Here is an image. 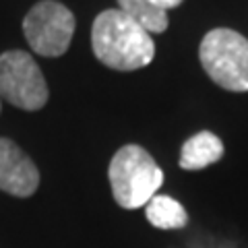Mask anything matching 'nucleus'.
<instances>
[{"instance_id": "obj_1", "label": "nucleus", "mask_w": 248, "mask_h": 248, "mask_svg": "<svg viewBox=\"0 0 248 248\" xmlns=\"http://www.w3.org/2000/svg\"><path fill=\"white\" fill-rule=\"evenodd\" d=\"M91 48L102 64L114 71H137L155 56V44L143 27L122 11L99 13L91 27Z\"/></svg>"}, {"instance_id": "obj_2", "label": "nucleus", "mask_w": 248, "mask_h": 248, "mask_svg": "<svg viewBox=\"0 0 248 248\" xmlns=\"http://www.w3.org/2000/svg\"><path fill=\"white\" fill-rule=\"evenodd\" d=\"M108 178L116 203L124 209H139L159 190L164 172L143 147L124 145L112 157Z\"/></svg>"}, {"instance_id": "obj_3", "label": "nucleus", "mask_w": 248, "mask_h": 248, "mask_svg": "<svg viewBox=\"0 0 248 248\" xmlns=\"http://www.w3.org/2000/svg\"><path fill=\"white\" fill-rule=\"evenodd\" d=\"M199 58L205 73L219 87L248 91V40L234 29H213L203 37Z\"/></svg>"}, {"instance_id": "obj_4", "label": "nucleus", "mask_w": 248, "mask_h": 248, "mask_svg": "<svg viewBox=\"0 0 248 248\" xmlns=\"http://www.w3.org/2000/svg\"><path fill=\"white\" fill-rule=\"evenodd\" d=\"M23 33L35 54L48 58L62 56L75 33V15L56 0H42L27 13Z\"/></svg>"}, {"instance_id": "obj_5", "label": "nucleus", "mask_w": 248, "mask_h": 248, "mask_svg": "<svg viewBox=\"0 0 248 248\" xmlns=\"http://www.w3.org/2000/svg\"><path fill=\"white\" fill-rule=\"evenodd\" d=\"M0 95L27 112L42 110L48 102V85L27 52L11 50L0 56Z\"/></svg>"}, {"instance_id": "obj_6", "label": "nucleus", "mask_w": 248, "mask_h": 248, "mask_svg": "<svg viewBox=\"0 0 248 248\" xmlns=\"http://www.w3.org/2000/svg\"><path fill=\"white\" fill-rule=\"evenodd\" d=\"M40 186V172L11 139H0V190L13 197H31Z\"/></svg>"}, {"instance_id": "obj_7", "label": "nucleus", "mask_w": 248, "mask_h": 248, "mask_svg": "<svg viewBox=\"0 0 248 248\" xmlns=\"http://www.w3.org/2000/svg\"><path fill=\"white\" fill-rule=\"evenodd\" d=\"M223 157V143L221 139L209 133V130H201L195 137L182 145L180 149V168L182 170H203L207 166L215 164Z\"/></svg>"}, {"instance_id": "obj_8", "label": "nucleus", "mask_w": 248, "mask_h": 248, "mask_svg": "<svg viewBox=\"0 0 248 248\" xmlns=\"http://www.w3.org/2000/svg\"><path fill=\"white\" fill-rule=\"evenodd\" d=\"M145 215H147V221L153 228H159V230H180L188 223L186 209L178 201L166 195H155L145 205Z\"/></svg>"}, {"instance_id": "obj_9", "label": "nucleus", "mask_w": 248, "mask_h": 248, "mask_svg": "<svg viewBox=\"0 0 248 248\" xmlns=\"http://www.w3.org/2000/svg\"><path fill=\"white\" fill-rule=\"evenodd\" d=\"M118 4L120 11L147 33H164L168 29V13L159 11L149 0H118Z\"/></svg>"}, {"instance_id": "obj_10", "label": "nucleus", "mask_w": 248, "mask_h": 248, "mask_svg": "<svg viewBox=\"0 0 248 248\" xmlns=\"http://www.w3.org/2000/svg\"><path fill=\"white\" fill-rule=\"evenodd\" d=\"M153 6H157L159 11H170V9H176V6L182 4V0H149Z\"/></svg>"}]
</instances>
